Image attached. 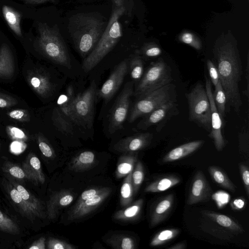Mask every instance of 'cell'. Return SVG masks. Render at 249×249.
Returning <instances> with one entry per match:
<instances>
[{
    "label": "cell",
    "instance_id": "cell-25",
    "mask_svg": "<svg viewBox=\"0 0 249 249\" xmlns=\"http://www.w3.org/2000/svg\"><path fill=\"white\" fill-rule=\"evenodd\" d=\"M8 191L11 199L24 216L31 220L40 218L38 214L22 198L12 185H10Z\"/></svg>",
    "mask_w": 249,
    "mask_h": 249
},
{
    "label": "cell",
    "instance_id": "cell-26",
    "mask_svg": "<svg viewBox=\"0 0 249 249\" xmlns=\"http://www.w3.org/2000/svg\"><path fill=\"white\" fill-rule=\"evenodd\" d=\"M118 159L115 176L117 178L125 177L133 170L137 161L136 152L124 153Z\"/></svg>",
    "mask_w": 249,
    "mask_h": 249
},
{
    "label": "cell",
    "instance_id": "cell-36",
    "mask_svg": "<svg viewBox=\"0 0 249 249\" xmlns=\"http://www.w3.org/2000/svg\"><path fill=\"white\" fill-rule=\"evenodd\" d=\"M18 224L0 210V231L12 234H18L20 232Z\"/></svg>",
    "mask_w": 249,
    "mask_h": 249
},
{
    "label": "cell",
    "instance_id": "cell-46",
    "mask_svg": "<svg viewBox=\"0 0 249 249\" xmlns=\"http://www.w3.org/2000/svg\"><path fill=\"white\" fill-rule=\"evenodd\" d=\"M180 40L184 43L190 45L197 50L201 48V43L199 40L195 37L192 34L186 33L183 34Z\"/></svg>",
    "mask_w": 249,
    "mask_h": 249
},
{
    "label": "cell",
    "instance_id": "cell-4",
    "mask_svg": "<svg viewBox=\"0 0 249 249\" xmlns=\"http://www.w3.org/2000/svg\"><path fill=\"white\" fill-rule=\"evenodd\" d=\"M37 31L36 43L41 52L55 63L70 68V55L57 25L39 22Z\"/></svg>",
    "mask_w": 249,
    "mask_h": 249
},
{
    "label": "cell",
    "instance_id": "cell-47",
    "mask_svg": "<svg viewBox=\"0 0 249 249\" xmlns=\"http://www.w3.org/2000/svg\"><path fill=\"white\" fill-rule=\"evenodd\" d=\"M105 187L90 188L84 191L79 196L76 203L74 205H78L85 200L95 195L102 192Z\"/></svg>",
    "mask_w": 249,
    "mask_h": 249
},
{
    "label": "cell",
    "instance_id": "cell-5",
    "mask_svg": "<svg viewBox=\"0 0 249 249\" xmlns=\"http://www.w3.org/2000/svg\"><path fill=\"white\" fill-rule=\"evenodd\" d=\"M171 69L161 59L152 62L139 81L133 94L137 98L171 83Z\"/></svg>",
    "mask_w": 249,
    "mask_h": 249
},
{
    "label": "cell",
    "instance_id": "cell-10",
    "mask_svg": "<svg viewBox=\"0 0 249 249\" xmlns=\"http://www.w3.org/2000/svg\"><path fill=\"white\" fill-rule=\"evenodd\" d=\"M128 69V61L125 59L119 63L109 77L96 91V96L108 102L122 84Z\"/></svg>",
    "mask_w": 249,
    "mask_h": 249
},
{
    "label": "cell",
    "instance_id": "cell-30",
    "mask_svg": "<svg viewBox=\"0 0 249 249\" xmlns=\"http://www.w3.org/2000/svg\"><path fill=\"white\" fill-rule=\"evenodd\" d=\"M2 12L3 17L10 29L16 35L21 36L20 14L13 8L5 5L2 6Z\"/></svg>",
    "mask_w": 249,
    "mask_h": 249
},
{
    "label": "cell",
    "instance_id": "cell-41",
    "mask_svg": "<svg viewBox=\"0 0 249 249\" xmlns=\"http://www.w3.org/2000/svg\"><path fill=\"white\" fill-rule=\"evenodd\" d=\"M37 142L39 148L44 156L51 159H53L55 157L53 148L43 136H38Z\"/></svg>",
    "mask_w": 249,
    "mask_h": 249
},
{
    "label": "cell",
    "instance_id": "cell-37",
    "mask_svg": "<svg viewBox=\"0 0 249 249\" xmlns=\"http://www.w3.org/2000/svg\"><path fill=\"white\" fill-rule=\"evenodd\" d=\"M129 66L131 77L135 81H139L143 73V64L141 57L138 55L132 57Z\"/></svg>",
    "mask_w": 249,
    "mask_h": 249
},
{
    "label": "cell",
    "instance_id": "cell-52",
    "mask_svg": "<svg viewBox=\"0 0 249 249\" xmlns=\"http://www.w3.org/2000/svg\"><path fill=\"white\" fill-rule=\"evenodd\" d=\"M245 205V201L241 198H238L233 200L231 203V207L233 210H241Z\"/></svg>",
    "mask_w": 249,
    "mask_h": 249
},
{
    "label": "cell",
    "instance_id": "cell-9",
    "mask_svg": "<svg viewBox=\"0 0 249 249\" xmlns=\"http://www.w3.org/2000/svg\"><path fill=\"white\" fill-rule=\"evenodd\" d=\"M133 93V83L128 82L124 85L110 111L108 124V131L110 134L122 128Z\"/></svg>",
    "mask_w": 249,
    "mask_h": 249
},
{
    "label": "cell",
    "instance_id": "cell-33",
    "mask_svg": "<svg viewBox=\"0 0 249 249\" xmlns=\"http://www.w3.org/2000/svg\"><path fill=\"white\" fill-rule=\"evenodd\" d=\"M132 174V171L125 176L121 188L120 202L121 205L124 207L130 205L133 199L134 192Z\"/></svg>",
    "mask_w": 249,
    "mask_h": 249
},
{
    "label": "cell",
    "instance_id": "cell-27",
    "mask_svg": "<svg viewBox=\"0 0 249 249\" xmlns=\"http://www.w3.org/2000/svg\"><path fill=\"white\" fill-rule=\"evenodd\" d=\"M95 160L96 156L93 152L83 151L73 158L70 168L74 172L84 171L90 168L95 164Z\"/></svg>",
    "mask_w": 249,
    "mask_h": 249
},
{
    "label": "cell",
    "instance_id": "cell-6",
    "mask_svg": "<svg viewBox=\"0 0 249 249\" xmlns=\"http://www.w3.org/2000/svg\"><path fill=\"white\" fill-rule=\"evenodd\" d=\"M175 86L170 83L161 88L138 97L129 117L132 123L138 118L144 116L162 105L175 100Z\"/></svg>",
    "mask_w": 249,
    "mask_h": 249
},
{
    "label": "cell",
    "instance_id": "cell-15",
    "mask_svg": "<svg viewBox=\"0 0 249 249\" xmlns=\"http://www.w3.org/2000/svg\"><path fill=\"white\" fill-rule=\"evenodd\" d=\"M73 196L68 190H62L53 193L47 202L46 214L49 219H55L60 210L69 205Z\"/></svg>",
    "mask_w": 249,
    "mask_h": 249
},
{
    "label": "cell",
    "instance_id": "cell-16",
    "mask_svg": "<svg viewBox=\"0 0 249 249\" xmlns=\"http://www.w3.org/2000/svg\"><path fill=\"white\" fill-rule=\"evenodd\" d=\"M204 215L218 228H222L226 232L231 235L244 232L242 227L238 222L226 215L209 211H206Z\"/></svg>",
    "mask_w": 249,
    "mask_h": 249
},
{
    "label": "cell",
    "instance_id": "cell-11",
    "mask_svg": "<svg viewBox=\"0 0 249 249\" xmlns=\"http://www.w3.org/2000/svg\"><path fill=\"white\" fill-rule=\"evenodd\" d=\"M205 89L209 98L211 107V128L209 136L213 139L214 146L218 151L222 150L225 141L222 133V122L215 105L212 90L211 82L206 78Z\"/></svg>",
    "mask_w": 249,
    "mask_h": 249
},
{
    "label": "cell",
    "instance_id": "cell-12",
    "mask_svg": "<svg viewBox=\"0 0 249 249\" xmlns=\"http://www.w3.org/2000/svg\"><path fill=\"white\" fill-rule=\"evenodd\" d=\"M111 189L109 187L105 189L100 193L85 200L78 205H74L68 213L67 219L72 221L82 218L90 213L98 207L110 195Z\"/></svg>",
    "mask_w": 249,
    "mask_h": 249
},
{
    "label": "cell",
    "instance_id": "cell-7",
    "mask_svg": "<svg viewBox=\"0 0 249 249\" xmlns=\"http://www.w3.org/2000/svg\"><path fill=\"white\" fill-rule=\"evenodd\" d=\"M189 108V119L207 131L211 128V107L209 98L203 86L197 84L186 94Z\"/></svg>",
    "mask_w": 249,
    "mask_h": 249
},
{
    "label": "cell",
    "instance_id": "cell-49",
    "mask_svg": "<svg viewBox=\"0 0 249 249\" xmlns=\"http://www.w3.org/2000/svg\"><path fill=\"white\" fill-rule=\"evenodd\" d=\"M17 103V100L12 96L0 92V108L9 107Z\"/></svg>",
    "mask_w": 249,
    "mask_h": 249
},
{
    "label": "cell",
    "instance_id": "cell-28",
    "mask_svg": "<svg viewBox=\"0 0 249 249\" xmlns=\"http://www.w3.org/2000/svg\"><path fill=\"white\" fill-rule=\"evenodd\" d=\"M11 183L18 191L22 198L38 214L40 218H44L47 216L42 203L39 199L22 185L14 181H11Z\"/></svg>",
    "mask_w": 249,
    "mask_h": 249
},
{
    "label": "cell",
    "instance_id": "cell-14",
    "mask_svg": "<svg viewBox=\"0 0 249 249\" xmlns=\"http://www.w3.org/2000/svg\"><path fill=\"white\" fill-rule=\"evenodd\" d=\"M152 138L153 134L150 133H138L120 140L114 144L113 149L118 152H137L148 146Z\"/></svg>",
    "mask_w": 249,
    "mask_h": 249
},
{
    "label": "cell",
    "instance_id": "cell-35",
    "mask_svg": "<svg viewBox=\"0 0 249 249\" xmlns=\"http://www.w3.org/2000/svg\"><path fill=\"white\" fill-rule=\"evenodd\" d=\"M213 96L218 112L221 118H222L225 116L226 104L227 102L225 93L220 81L214 87V91L213 92Z\"/></svg>",
    "mask_w": 249,
    "mask_h": 249
},
{
    "label": "cell",
    "instance_id": "cell-48",
    "mask_svg": "<svg viewBox=\"0 0 249 249\" xmlns=\"http://www.w3.org/2000/svg\"><path fill=\"white\" fill-rule=\"evenodd\" d=\"M239 169L242 180L244 183L245 189L247 195H249V167L243 163H240Z\"/></svg>",
    "mask_w": 249,
    "mask_h": 249
},
{
    "label": "cell",
    "instance_id": "cell-31",
    "mask_svg": "<svg viewBox=\"0 0 249 249\" xmlns=\"http://www.w3.org/2000/svg\"><path fill=\"white\" fill-rule=\"evenodd\" d=\"M208 171L213 180L218 185L232 192H235V185L220 168L212 165L209 167Z\"/></svg>",
    "mask_w": 249,
    "mask_h": 249
},
{
    "label": "cell",
    "instance_id": "cell-54",
    "mask_svg": "<svg viewBox=\"0 0 249 249\" xmlns=\"http://www.w3.org/2000/svg\"><path fill=\"white\" fill-rule=\"evenodd\" d=\"M185 247L186 244L185 242H180L169 247L168 249H184Z\"/></svg>",
    "mask_w": 249,
    "mask_h": 249
},
{
    "label": "cell",
    "instance_id": "cell-2",
    "mask_svg": "<svg viewBox=\"0 0 249 249\" xmlns=\"http://www.w3.org/2000/svg\"><path fill=\"white\" fill-rule=\"evenodd\" d=\"M107 23L102 15L96 13H78L70 18L69 32L82 57L85 58L93 50Z\"/></svg>",
    "mask_w": 249,
    "mask_h": 249
},
{
    "label": "cell",
    "instance_id": "cell-42",
    "mask_svg": "<svg viewBox=\"0 0 249 249\" xmlns=\"http://www.w3.org/2000/svg\"><path fill=\"white\" fill-rule=\"evenodd\" d=\"M49 249H74L75 247L65 241L54 238H49L47 242Z\"/></svg>",
    "mask_w": 249,
    "mask_h": 249
},
{
    "label": "cell",
    "instance_id": "cell-24",
    "mask_svg": "<svg viewBox=\"0 0 249 249\" xmlns=\"http://www.w3.org/2000/svg\"><path fill=\"white\" fill-rule=\"evenodd\" d=\"M143 203L142 198L137 200L125 208L115 212L113 219L124 222L136 220L141 214Z\"/></svg>",
    "mask_w": 249,
    "mask_h": 249
},
{
    "label": "cell",
    "instance_id": "cell-13",
    "mask_svg": "<svg viewBox=\"0 0 249 249\" xmlns=\"http://www.w3.org/2000/svg\"><path fill=\"white\" fill-rule=\"evenodd\" d=\"M212 193L213 190L204 173L200 170L197 171L193 178L186 203L192 205L208 201Z\"/></svg>",
    "mask_w": 249,
    "mask_h": 249
},
{
    "label": "cell",
    "instance_id": "cell-56",
    "mask_svg": "<svg viewBox=\"0 0 249 249\" xmlns=\"http://www.w3.org/2000/svg\"><path fill=\"white\" fill-rule=\"evenodd\" d=\"M113 4L116 6H121L124 5V0H111Z\"/></svg>",
    "mask_w": 249,
    "mask_h": 249
},
{
    "label": "cell",
    "instance_id": "cell-22",
    "mask_svg": "<svg viewBox=\"0 0 249 249\" xmlns=\"http://www.w3.org/2000/svg\"><path fill=\"white\" fill-rule=\"evenodd\" d=\"M203 143V141L198 140L182 144L170 151L162 161L165 163L180 160L196 151Z\"/></svg>",
    "mask_w": 249,
    "mask_h": 249
},
{
    "label": "cell",
    "instance_id": "cell-40",
    "mask_svg": "<svg viewBox=\"0 0 249 249\" xmlns=\"http://www.w3.org/2000/svg\"><path fill=\"white\" fill-rule=\"evenodd\" d=\"M3 170L4 172L8 173L15 178L19 180L28 179V178L23 168L17 164L8 162L4 165Z\"/></svg>",
    "mask_w": 249,
    "mask_h": 249
},
{
    "label": "cell",
    "instance_id": "cell-57",
    "mask_svg": "<svg viewBox=\"0 0 249 249\" xmlns=\"http://www.w3.org/2000/svg\"><path fill=\"white\" fill-rule=\"evenodd\" d=\"M0 148H1V144H0Z\"/></svg>",
    "mask_w": 249,
    "mask_h": 249
},
{
    "label": "cell",
    "instance_id": "cell-20",
    "mask_svg": "<svg viewBox=\"0 0 249 249\" xmlns=\"http://www.w3.org/2000/svg\"><path fill=\"white\" fill-rule=\"evenodd\" d=\"M27 81L34 91L41 97H47L52 91V84L49 77L42 72L37 71L29 73Z\"/></svg>",
    "mask_w": 249,
    "mask_h": 249
},
{
    "label": "cell",
    "instance_id": "cell-17",
    "mask_svg": "<svg viewBox=\"0 0 249 249\" xmlns=\"http://www.w3.org/2000/svg\"><path fill=\"white\" fill-rule=\"evenodd\" d=\"M22 167L25 172L28 180L36 185L43 184L45 181L41 162L38 157L33 153H30L23 161Z\"/></svg>",
    "mask_w": 249,
    "mask_h": 249
},
{
    "label": "cell",
    "instance_id": "cell-23",
    "mask_svg": "<svg viewBox=\"0 0 249 249\" xmlns=\"http://www.w3.org/2000/svg\"><path fill=\"white\" fill-rule=\"evenodd\" d=\"M15 71L13 56L9 47L5 43L0 47V77H11Z\"/></svg>",
    "mask_w": 249,
    "mask_h": 249
},
{
    "label": "cell",
    "instance_id": "cell-29",
    "mask_svg": "<svg viewBox=\"0 0 249 249\" xmlns=\"http://www.w3.org/2000/svg\"><path fill=\"white\" fill-rule=\"evenodd\" d=\"M180 179L174 175H167L155 180L148 184L144 191L147 193H158L165 190L176 185Z\"/></svg>",
    "mask_w": 249,
    "mask_h": 249
},
{
    "label": "cell",
    "instance_id": "cell-1",
    "mask_svg": "<svg viewBox=\"0 0 249 249\" xmlns=\"http://www.w3.org/2000/svg\"><path fill=\"white\" fill-rule=\"evenodd\" d=\"M214 57L227 102L239 112L242 105L239 87L242 65L237 50L231 43H226L216 47Z\"/></svg>",
    "mask_w": 249,
    "mask_h": 249
},
{
    "label": "cell",
    "instance_id": "cell-51",
    "mask_svg": "<svg viewBox=\"0 0 249 249\" xmlns=\"http://www.w3.org/2000/svg\"><path fill=\"white\" fill-rule=\"evenodd\" d=\"M29 249H46V238L41 237L35 241L29 247Z\"/></svg>",
    "mask_w": 249,
    "mask_h": 249
},
{
    "label": "cell",
    "instance_id": "cell-21",
    "mask_svg": "<svg viewBox=\"0 0 249 249\" xmlns=\"http://www.w3.org/2000/svg\"><path fill=\"white\" fill-rule=\"evenodd\" d=\"M174 105L175 101H171L154 109L144 116L143 119L138 124V128L144 130L151 125L159 123L165 117Z\"/></svg>",
    "mask_w": 249,
    "mask_h": 249
},
{
    "label": "cell",
    "instance_id": "cell-3",
    "mask_svg": "<svg viewBox=\"0 0 249 249\" xmlns=\"http://www.w3.org/2000/svg\"><path fill=\"white\" fill-rule=\"evenodd\" d=\"M125 11L123 5L113 4L106 29L96 46L85 58L82 68L86 72L93 69L116 45L123 36L119 19Z\"/></svg>",
    "mask_w": 249,
    "mask_h": 249
},
{
    "label": "cell",
    "instance_id": "cell-45",
    "mask_svg": "<svg viewBox=\"0 0 249 249\" xmlns=\"http://www.w3.org/2000/svg\"><path fill=\"white\" fill-rule=\"evenodd\" d=\"M207 66L210 80L213 86L215 87L219 81L217 69L215 65L210 60H208L207 61Z\"/></svg>",
    "mask_w": 249,
    "mask_h": 249
},
{
    "label": "cell",
    "instance_id": "cell-55",
    "mask_svg": "<svg viewBox=\"0 0 249 249\" xmlns=\"http://www.w3.org/2000/svg\"><path fill=\"white\" fill-rule=\"evenodd\" d=\"M249 60L248 59L247 69H246V79L247 81V94L246 96H249Z\"/></svg>",
    "mask_w": 249,
    "mask_h": 249
},
{
    "label": "cell",
    "instance_id": "cell-32",
    "mask_svg": "<svg viewBox=\"0 0 249 249\" xmlns=\"http://www.w3.org/2000/svg\"><path fill=\"white\" fill-rule=\"evenodd\" d=\"M106 242L116 249H134L136 248L134 240L131 237L124 234H113L107 239Z\"/></svg>",
    "mask_w": 249,
    "mask_h": 249
},
{
    "label": "cell",
    "instance_id": "cell-44",
    "mask_svg": "<svg viewBox=\"0 0 249 249\" xmlns=\"http://www.w3.org/2000/svg\"><path fill=\"white\" fill-rule=\"evenodd\" d=\"M7 115L12 119L21 122H28L30 119L29 112L25 109H14L8 112Z\"/></svg>",
    "mask_w": 249,
    "mask_h": 249
},
{
    "label": "cell",
    "instance_id": "cell-34",
    "mask_svg": "<svg viewBox=\"0 0 249 249\" xmlns=\"http://www.w3.org/2000/svg\"><path fill=\"white\" fill-rule=\"evenodd\" d=\"M179 232L180 230L176 228L162 230L154 235L150 243V246H160L175 238Z\"/></svg>",
    "mask_w": 249,
    "mask_h": 249
},
{
    "label": "cell",
    "instance_id": "cell-50",
    "mask_svg": "<svg viewBox=\"0 0 249 249\" xmlns=\"http://www.w3.org/2000/svg\"><path fill=\"white\" fill-rule=\"evenodd\" d=\"M161 51L157 46H146L142 49V53L147 57H156L160 54Z\"/></svg>",
    "mask_w": 249,
    "mask_h": 249
},
{
    "label": "cell",
    "instance_id": "cell-38",
    "mask_svg": "<svg viewBox=\"0 0 249 249\" xmlns=\"http://www.w3.org/2000/svg\"><path fill=\"white\" fill-rule=\"evenodd\" d=\"M144 177V172L143 165L141 161H137L132 174L134 195H135L138 191L143 181Z\"/></svg>",
    "mask_w": 249,
    "mask_h": 249
},
{
    "label": "cell",
    "instance_id": "cell-43",
    "mask_svg": "<svg viewBox=\"0 0 249 249\" xmlns=\"http://www.w3.org/2000/svg\"><path fill=\"white\" fill-rule=\"evenodd\" d=\"M6 131L9 136L14 140L19 142L27 141V137L20 129L13 126H7Z\"/></svg>",
    "mask_w": 249,
    "mask_h": 249
},
{
    "label": "cell",
    "instance_id": "cell-39",
    "mask_svg": "<svg viewBox=\"0 0 249 249\" xmlns=\"http://www.w3.org/2000/svg\"><path fill=\"white\" fill-rule=\"evenodd\" d=\"M53 120L55 125L60 131L66 134L72 133L74 124L61 116L54 109L53 112Z\"/></svg>",
    "mask_w": 249,
    "mask_h": 249
},
{
    "label": "cell",
    "instance_id": "cell-53",
    "mask_svg": "<svg viewBox=\"0 0 249 249\" xmlns=\"http://www.w3.org/2000/svg\"><path fill=\"white\" fill-rule=\"evenodd\" d=\"M22 0L25 3L31 4H39L46 2L49 0Z\"/></svg>",
    "mask_w": 249,
    "mask_h": 249
},
{
    "label": "cell",
    "instance_id": "cell-18",
    "mask_svg": "<svg viewBox=\"0 0 249 249\" xmlns=\"http://www.w3.org/2000/svg\"><path fill=\"white\" fill-rule=\"evenodd\" d=\"M174 200V195L169 194L163 197L156 203L150 214V227H154L165 220L171 211Z\"/></svg>",
    "mask_w": 249,
    "mask_h": 249
},
{
    "label": "cell",
    "instance_id": "cell-19",
    "mask_svg": "<svg viewBox=\"0 0 249 249\" xmlns=\"http://www.w3.org/2000/svg\"><path fill=\"white\" fill-rule=\"evenodd\" d=\"M72 86H69L66 92L61 94L57 100L58 107L55 108L57 112L74 124H76L73 113V105L75 98Z\"/></svg>",
    "mask_w": 249,
    "mask_h": 249
},
{
    "label": "cell",
    "instance_id": "cell-8",
    "mask_svg": "<svg viewBox=\"0 0 249 249\" xmlns=\"http://www.w3.org/2000/svg\"><path fill=\"white\" fill-rule=\"evenodd\" d=\"M96 91V85L93 81L86 90L75 96L73 113L77 124L88 128L92 126Z\"/></svg>",
    "mask_w": 249,
    "mask_h": 249
}]
</instances>
